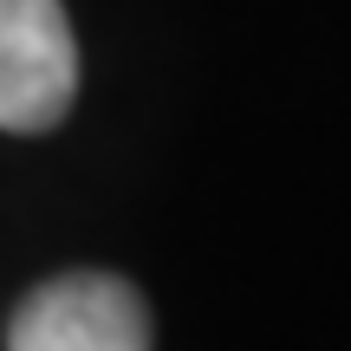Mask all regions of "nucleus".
<instances>
[{
	"instance_id": "f03ea898",
	"label": "nucleus",
	"mask_w": 351,
	"mask_h": 351,
	"mask_svg": "<svg viewBox=\"0 0 351 351\" xmlns=\"http://www.w3.org/2000/svg\"><path fill=\"white\" fill-rule=\"evenodd\" d=\"M78 91V39L59 0H0V130H52Z\"/></svg>"
},
{
	"instance_id": "f257e3e1",
	"label": "nucleus",
	"mask_w": 351,
	"mask_h": 351,
	"mask_svg": "<svg viewBox=\"0 0 351 351\" xmlns=\"http://www.w3.org/2000/svg\"><path fill=\"white\" fill-rule=\"evenodd\" d=\"M7 351H150V306L117 274H59L20 300Z\"/></svg>"
}]
</instances>
